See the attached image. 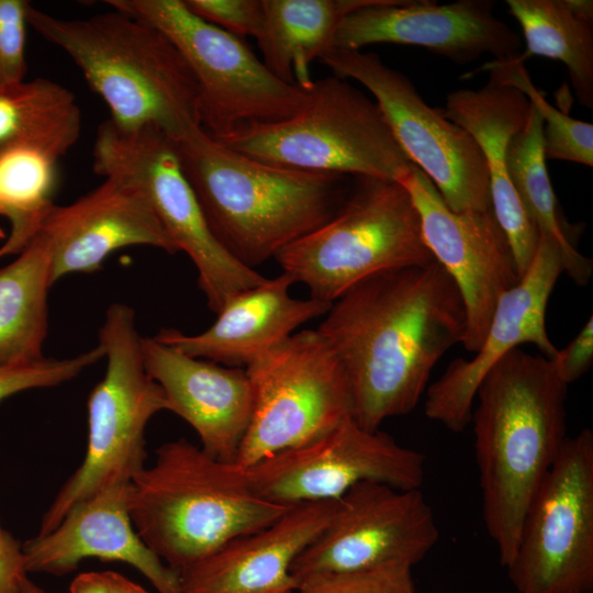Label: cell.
Instances as JSON below:
<instances>
[{
	"label": "cell",
	"mask_w": 593,
	"mask_h": 593,
	"mask_svg": "<svg viewBox=\"0 0 593 593\" xmlns=\"http://www.w3.org/2000/svg\"><path fill=\"white\" fill-rule=\"evenodd\" d=\"M244 472L258 495L291 506L337 500L365 481L421 489L425 455L384 432L367 430L350 417L324 436L273 454Z\"/></svg>",
	"instance_id": "cell-14"
},
{
	"label": "cell",
	"mask_w": 593,
	"mask_h": 593,
	"mask_svg": "<svg viewBox=\"0 0 593 593\" xmlns=\"http://www.w3.org/2000/svg\"><path fill=\"white\" fill-rule=\"evenodd\" d=\"M93 170L138 189L178 251L198 271L208 306L217 314L237 293L267 278L237 261L212 233L189 183L174 141L154 126L124 128L110 120L99 127Z\"/></svg>",
	"instance_id": "cell-10"
},
{
	"label": "cell",
	"mask_w": 593,
	"mask_h": 593,
	"mask_svg": "<svg viewBox=\"0 0 593 593\" xmlns=\"http://www.w3.org/2000/svg\"><path fill=\"white\" fill-rule=\"evenodd\" d=\"M506 168L519 200L538 227L539 235L549 236L559 246L563 271L578 286L588 284L593 262L579 251L577 233L561 214L547 171L542 120L532 104L526 124L508 143Z\"/></svg>",
	"instance_id": "cell-29"
},
{
	"label": "cell",
	"mask_w": 593,
	"mask_h": 593,
	"mask_svg": "<svg viewBox=\"0 0 593 593\" xmlns=\"http://www.w3.org/2000/svg\"><path fill=\"white\" fill-rule=\"evenodd\" d=\"M80 131L76 97L60 83L35 78L0 89V156L26 149L58 161Z\"/></svg>",
	"instance_id": "cell-26"
},
{
	"label": "cell",
	"mask_w": 593,
	"mask_h": 593,
	"mask_svg": "<svg viewBox=\"0 0 593 593\" xmlns=\"http://www.w3.org/2000/svg\"><path fill=\"white\" fill-rule=\"evenodd\" d=\"M398 181L416 206L427 248L458 288L467 317L461 344L467 351L475 353L499 299L519 280L507 236L492 209L450 210L414 164Z\"/></svg>",
	"instance_id": "cell-16"
},
{
	"label": "cell",
	"mask_w": 593,
	"mask_h": 593,
	"mask_svg": "<svg viewBox=\"0 0 593 593\" xmlns=\"http://www.w3.org/2000/svg\"><path fill=\"white\" fill-rule=\"evenodd\" d=\"M337 500L291 505L271 524L231 540L179 573L181 593H293L291 567L326 528Z\"/></svg>",
	"instance_id": "cell-22"
},
{
	"label": "cell",
	"mask_w": 593,
	"mask_h": 593,
	"mask_svg": "<svg viewBox=\"0 0 593 593\" xmlns=\"http://www.w3.org/2000/svg\"><path fill=\"white\" fill-rule=\"evenodd\" d=\"M57 161L33 150L0 156V215L11 225L3 256L20 254L38 233L54 206Z\"/></svg>",
	"instance_id": "cell-30"
},
{
	"label": "cell",
	"mask_w": 593,
	"mask_h": 593,
	"mask_svg": "<svg viewBox=\"0 0 593 593\" xmlns=\"http://www.w3.org/2000/svg\"><path fill=\"white\" fill-rule=\"evenodd\" d=\"M38 233L48 247L52 284L69 273L99 270L126 246L178 251L144 194L113 178L70 204H54Z\"/></svg>",
	"instance_id": "cell-19"
},
{
	"label": "cell",
	"mask_w": 593,
	"mask_h": 593,
	"mask_svg": "<svg viewBox=\"0 0 593 593\" xmlns=\"http://www.w3.org/2000/svg\"><path fill=\"white\" fill-rule=\"evenodd\" d=\"M26 578L22 544L0 523V593H21Z\"/></svg>",
	"instance_id": "cell-37"
},
{
	"label": "cell",
	"mask_w": 593,
	"mask_h": 593,
	"mask_svg": "<svg viewBox=\"0 0 593 593\" xmlns=\"http://www.w3.org/2000/svg\"><path fill=\"white\" fill-rule=\"evenodd\" d=\"M293 279L281 272L234 295L202 333L164 328L155 337L183 354L232 368H245L257 356L325 315L331 303L291 296Z\"/></svg>",
	"instance_id": "cell-24"
},
{
	"label": "cell",
	"mask_w": 593,
	"mask_h": 593,
	"mask_svg": "<svg viewBox=\"0 0 593 593\" xmlns=\"http://www.w3.org/2000/svg\"><path fill=\"white\" fill-rule=\"evenodd\" d=\"M0 257H2V255L0 254Z\"/></svg>",
	"instance_id": "cell-42"
},
{
	"label": "cell",
	"mask_w": 593,
	"mask_h": 593,
	"mask_svg": "<svg viewBox=\"0 0 593 593\" xmlns=\"http://www.w3.org/2000/svg\"><path fill=\"white\" fill-rule=\"evenodd\" d=\"M382 0H262L258 46L264 65L279 79L310 90V65L333 48L350 12Z\"/></svg>",
	"instance_id": "cell-25"
},
{
	"label": "cell",
	"mask_w": 593,
	"mask_h": 593,
	"mask_svg": "<svg viewBox=\"0 0 593 593\" xmlns=\"http://www.w3.org/2000/svg\"><path fill=\"white\" fill-rule=\"evenodd\" d=\"M289 507L258 495L244 468L183 438L161 445L155 462L131 483L130 515L136 533L178 573L271 524Z\"/></svg>",
	"instance_id": "cell-5"
},
{
	"label": "cell",
	"mask_w": 593,
	"mask_h": 593,
	"mask_svg": "<svg viewBox=\"0 0 593 593\" xmlns=\"http://www.w3.org/2000/svg\"><path fill=\"white\" fill-rule=\"evenodd\" d=\"M334 76L372 94L410 161L433 182L454 212L491 210L485 160L473 138L428 105L413 82L372 52L331 48L321 59Z\"/></svg>",
	"instance_id": "cell-13"
},
{
	"label": "cell",
	"mask_w": 593,
	"mask_h": 593,
	"mask_svg": "<svg viewBox=\"0 0 593 593\" xmlns=\"http://www.w3.org/2000/svg\"><path fill=\"white\" fill-rule=\"evenodd\" d=\"M494 1L458 0L438 4L425 0H382L347 14L337 27L333 47L361 51L391 43L415 45L459 65L483 54L493 60L522 53L519 36L494 13Z\"/></svg>",
	"instance_id": "cell-18"
},
{
	"label": "cell",
	"mask_w": 593,
	"mask_h": 593,
	"mask_svg": "<svg viewBox=\"0 0 593 593\" xmlns=\"http://www.w3.org/2000/svg\"><path fill=\"white\" fill-rule=\"evenodd\" d=\"M358 179L328 222L275 257L311 299L332 304L372 275L435 261L406 188L395 180Z\"/></svg>",
	"instance_id": "cell-6"
},
{
	"label": "cell",
	"mask_w": 593,
	"mask_h": 593,
	"mask_svg": "<svg viewBox=\"0 0 593 593\" xmlns=\"http://www.w3.org/2000/svg\"><path fill=\"white\" fill-rule=\"evenodd\" d=\"M69 593H109L103 572L78 574L69 586Z\"/></svg>",
	"instance_id": "cell-38"
},
{
	"label": "cell",
	"mask_w": 593,
	"mask_h": 593,
	"mask_svg": "<svg viewBox=\"0 0 593 593\" xmlns=\"http://www.w3.org/2000/svg\"><path fill=\"white\" fill-rule=\"evenodd\" d=\"M518 593L593 591V433L567 437L505 568Z\"/></svg>",
	"instance_id": "cell-12"
},
{
	"label": "cell",
	"mask_w": 593,
	"mask_h": 593,
	"mask_svg": "<svg viewBox=\"0 0 593 593\" xmlns=\"http://www.w3.org/2000/svg\"><path fill=\"white\" fill-rule=\"evenodd\" d=\"M21 593H45V591L26 578L23 582Z\"/></svg>",
	"instance_id": "cell-40"
},
{
	"label": "cell",
	"mask_w": 593,
	"mask_h": 593,
	"mask_svg": "<svg viewBox=\"0 0 593 593\" xmlns=\"http://www.w3.org/2000/svg\"><path fill=\"white\" fill-rule=\"evenodd\" d=\"M187 8L204 21L237 37L259 33L262 0H183Z\"/></svg>",
	"instance_id": "cell-35"
},
{
	"label": "cell",
	"mask_w": 593,
	"mask_h": 593,
	"mask_svg": "<svg viewBox=\"0 0 593 593\" xmlns=\"http://www.w3.org/2000/svg\"><path fill=\"white\" fill-rule=\"evenodd\" d=\"M244 369L253 409L235 461L242 468L315 440L353 417L348 379L317 329L293 333Z\"/></svg>",
	"instance_id": "cell-11"
},
{
	"label": "cell",
	"mask_w": 593,
	"mask_h": 593,
	"mask_svg": "<svg viewBox=\"0 0 593 593\" xmlns=\"http://www.w3.org/2000/svg\"><path fill=\"white\" fill-rule=\"evenodd\" d=\"M506 5L526 42L517 60L536 55L563 63L578 102L592 109L593 1L506 0Z\"/></svg>",
	"instance_id": "cell-28"
},
{
	"label": "cell",
	"mask_w": 593,
	"mask_h": 593,
	"mask_svg": "<svg viewBox=\"0 0 593 593\" xmlns=\"http://www.w3.org/2000/svg\"><path fill=\"white\" fill-rule=\"evenodd\" d=\"M298 593H416L412 567L389 563L371 569L326 573L299 583Z\"/></svg>",
	"instance_id": "cell-32"
},
{
	"label": "cell",
	"mask_w": 593,
	"mask_h": 593,
	"mask_svg": "<svg viewBox=\"0 0 593 593\" xmlns=\"http://www.w3.org/2000/svg\"><path fill=\"white\" fill-rule=\"evenodd\" d=\"M294 593V592H293Z\"/></svg>",
	"instance_id": "cell-43"
},
{
	"label": "cell",
	"mask_w": 593,
	"mask_h": 593,
	"mask_svg": "<svg viewBox=\"0 0 593 593\" xmlns=\"http://www.w3.org/2000/svg\"><path fill=\"white\" fill-rule=\"evenodd\" d=\"M27 22L68 55L115 125L154 126L172 141L201 126L195 79L174 43L153 24L114 8L64 19L32 4Z\"/></svg>",
	"instance_id": "cell-4"
},
{
	"label": "cell",
	"mask_w": 593,
	"mask_h": 593,
	"mask_svg": "<svg viewBox=\"0 0 593 593\" xmlns=\"http://www.w3.org/2000/svg\"><path fill=\"white\" fill-rule=\"evenodd\" d=\"M529 110L530 102L521 90L493 78L478 90L451 91L441 109L448 120L469 133L483 155L492 211L507 236L519 278L535 257L539 231L511 182L506 150L526 124Z\"/></svg>",
	"instance_id": "cell-23"
},
{
	"label": "cell",
	"mask_w": 593,
	"mask_h": 593,
	"mask_svg": "<svg viewBox=\"0 0 593 593\" xmlns=\"http://www.w3.org/2000/svg\"><path fill=\"white\" fill-rule=\"evenodd\" d=\"M30 5L25 0H0V89L25 78Z\"/></svg>",
	"instance_id": "cell-34"
},
{
	"label": "cell",
	"mask_w": 593,
	"mask_h": 593,
	"mask_svg": "<svg viewBox=\"0 0 593 593\" xmlns=\"http://www.w3.org/2000/svg\"><path fill=\"white\" fill-rule=\"evenodd\" d=\"M145 369L163 390L166 411L184 419L210 456L235 462L249 425L253 394L243 368L194 358L142 337Z\"/></svg>",
	"instance_id": "cell-21"
},
{
	"label": "cell",
	"mask_w": 593,
	"mask_h": 593,
	"mask_svg": "<svg viewBox=\"0 0 593 593\" xmlns=\"http://www.w3.org/2000/svg\"><path fill=\"white\" fill-rule=\"evenodd\" d=\"M103 573L109 593H149L143 586L120 573L113 571H105Z\"/></svg>",
	"instance_id": "cell-39"
},
{
	"label": "cell",
	"mask_w": 593,
	"mask_h": 593,
	"mask_svg": "<svg viewBox=\"0 0 593 593\" xmlns=\"http://www.w3.org/2000/svg\"><path fill=\"white\" fill-rule=\"evenodd\" d=\"M105 2L174 43L198 86L200 125L217 141L250 124L289 119L309 100L310 90L276 77L245 42L194 14L183 0Z\"/></svg>",
	"instance_id": "cell-9"
},
{
	"label": "cell",
	"mask_w": 593,
	"mask_h": 593,
	"mask_svg": "<svg viewBox=\"0 0 593 593\" xmlns=\"http://www.w3.org/2000/svg\"><path fill=\"white\" fill-rule=\"evenodd\" d=\"M4 236H5V234H4L3 230L0 227V239L4 238Z\"/></svg>",
	"instance_id": "cell-41"
},
{
	"label": "cell",
	"mask_w": 593,
	"mask_h": 593,
	"mask_svg": "<svg viewBox=\"0 0 593 593\" xmlns=\"http://www.w3.org/2000/svg\"><path fill=\"white\" fill-rule=\"evenodd\" d=\"M104 357L98 345L69 358H43L40 361L0 368V402L19 392L59 385L76 378Z\"/></svg>",
	"instance_id": "cell-33"
},
{
	"label": "cell",
	"mask_w": 593,
	"mask_h": 593,
	"mask_svg": "<svg viewBox=\"0 0 593 593\" xmlns=\"http://www.w3.org/2000/svg\"><path fill=\"white\" fill-rule=\"evenodd\" d=\"M563 272L560 249L539 235L535 257L518 282L497 301L486 334L475 356L454 359L441 377L426 390L425 414L454 433L471 421L475 393L485 373L522 344L535 345L547 359L558 348L546 327L548 300Z\"/></svg>",
	"instance_id": "cell-17"
},
{
	"label": "cell",
	"mask_w": 593,
	"mask_h": 593,
	"mask_svg": "<svg viewBox=\"0 0 593 593\" xmlns=\"http://www.w3.org/2000/svg\"><path fill=\"white\" fill-rule=\"evenodd\" d=\"M131 483L98 490L75 504L53 530L22 544L27 573L63 575L92 557L132 566L158 593H181L179 573L145 545L133 526Z\"/></svg>",
	"instance_id": "cell-20"
},
{
	"label": "cell",
	"mask_w": 593,
	"mask_h": 593,
	"mask_svg": "<svg viewBox=\"0 0 593 593\" xmlns=\"http://www.w3.org/2000/svg\"><path fill=\"white\" fill-rule=\"evenodd\" d=\"M568 385L550 360L515 348L484 376L472 409L483 521L506 568L527 508L566 435Z\"/></svg>",
	"instance_id": "cell-2"
},
{
	"label": "cell",
	"mask_w": 593,
	"mask_h": 593,
	"mask_svg": "<svg viewBox=\"0 0 593 593\" xmlns=\"http://www.w3.org/2000/svg\"><path fill=\"white\" fill-rule=\"evenodd\" d=\"M490 78L521 90L536 108L542 120V144L546 159L572 161L593 166V125L569 116L555 108L534 86L524 63L514 59L492 60L480 70Z\"/></svg>",
	"instance_id": "cell-31"
},
{
	"label": "cell",
	"mask_w": 593,
	"mask_h": 593,
	"mask_svg": "<svg viewBox=\"0 0 593 593\" xmlns=\"http://www.w3.org/2000/svg\"><path fill=\"white\" fill-rule=\"evenodd\" d=\"M51 256L37 233L0 269V368L42 360L48 329Z\"/></svg>",
	"instance_id": "cell-27"
},
{
	"label": "cell",
	"mask_w": 593,
	"mask_h": 593,
	"mask_svg": "<svg viewBox=\"0 0 593 593\" xmlns=\"http://www.w3.org/2000/svg\"><path fill=\"white\" fill-rule=\"evenodd\" d=\"M556 376L567 385L580 379L593 362V318L589 317L577 336L549 359Z\"/></svg>",
	"instance_id": "cell-36"
},
{
	"label": "cell",
	"mask_w": 593,
	"mask_h": 593,
	"mask_svg": "<svg viewBox=\"0 0 593 593\" xmlns=\"http://www.w3.org/2000/svg\"><path fill=\"white\" fill-rule=\"evenodd\" d=\"M98 345L107 369L88 398L86 454L43 514L38 535L53 530L75 504L98 490L132 482L145 467L146 426L166 410L163 390L145 369L142 336L130 305L108 307Z\"/></svg>",
	"instance_id": "cell-8"
},
{
	"label": "cell",
	"mask_w": 593,
	"mask_h": 593,
	"mask_svg": "<svg viewBox=\"0 0 593 593\" xmlns=\"http://www.w3.org/2000/svg\"><path fill=\"white\" fill-rule=\"evenodd\" d=\"M174 143L212 233L251 269L324 225L348 197L345 175L253 159L201 126Z\"/></svg>",
	"instance_id": "cell-3"
},
{
	"label": "cell",
	"mask_w": 593,
	"mask_h": 593,
	"mask_svg": "<svg viewBox=\"0 0 593 593\" xmlns=\"http://www.w3.org/2000/svg\"><path fill=\"white\" fill-rule=\"evenodd\" d=\"M219 142L269 165L313 172L398 181L412 164L377 102L334 75L314 81L293 116L247 125Z\"/></svg>",
	"instance_id": "cell-7"
},
{
	"label": "cell",
	"mask_w": 593,
	"mask_h": 593,
	"mask_svg": "<svg viewBox=\"0 0 593 593\" xmlns=\"http://www.w3.org/2000/svg\"><path fill=\"white\" fill-rule=\"evenodd\" d=\"M438 538L434 512L421 489L365 481L337 500L331 522L294 560L291 574L299 586L320 574L389 563L413 567Z\"/></svg>",
	"instance_id": "cell-15"
},
{
	"label": "cell",
	"mask_w": 593,
	"mask_h": 593,
	"mask_svg": "<svg viewBox=\"0 0 593 593\" xmlns=\"http://www.w3.org/2000/svg\"><path fill=\"white\" fill-rule=\"evenodd\" d=\"M466 325L457 286L433 261L361 280L332 303L316 329L346 373L355 422L378 430L416 407L433 368L462 342Z\"/></svg>",
	"instance_id": "cell-1"
}]
</instances>
